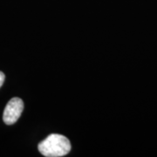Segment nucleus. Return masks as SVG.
<instances>
[{"instance_id":"3","label":"nucleus","mask_w":157,"mask_h":157,"mask_svg":"<svg viewBox=\"0 0 157 157\" xmlns=\"http://www.w3.org/2000/svg\"><path fill=\"white\" fill-rule=\"evenodd\" d=\"M5 79H6V75L3 72H0V87L3 86L4 82H5Z\"/></svg>"},{"instance_id":"1","label":"nucleus","mask_w":157,"mask_h":157,"mask_svg":"<svg viewBox=\"0 0 157 157\" xmlns=\"http://www.w3.org/2000/svg\"><path fill=\"white\" fill-rule=\"evenodd\" d=\"M71 150V143L66 136L58 134L49 135L39 144V151L46 157H61Z\"/></svg>"},{"instance_id":"2","label":"nucleus","mask_w":157,"mask_h":157,"mask_svg":"<svg viewBox=\"0 0 157 157\" xmlns=\"http://www.w3.org/2000/svg\"><path fill=\"white\" fill-rule=\"evenodd\" d=\"M24 110V102L17 97L12 98L6 105L4 114H3V120L6 125H12L16 123L17 120L19 119L21 113Z\"/></svg>"}]
</instances>
